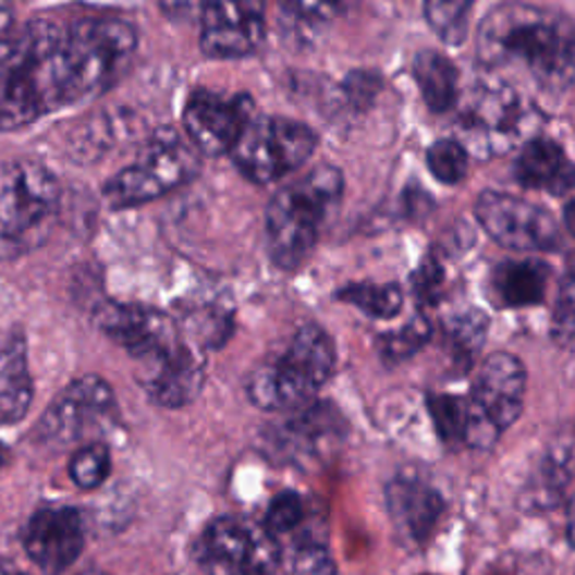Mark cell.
Here are the masks:
<instances>
[{
  "label": "cell",
  "instance_id": "8d00e7d4",
  "mask_svg": "<svg viewBox=\"0 0 575 575\" xmlns=\"http://www.w3.org/2000/svg\"><path fill=\"white\" fill-rule=\"evenodd\" d=\"M378 93V79L367 72H357V75L348 77V95L357 101H367Z\"/></svg>",
  "mask_w": 575,
  "mask_h": 575
},
{
  "label": "cell",
  "instance_id": "cb8c5ba5",
  "mask_svg": "<svg viewBox=\"0 0 575 575\" xmlns=\"http://www.w3.org/2000/svg\"><path fill=\"white\" fill-rule=\"evenodd\" d=\"M573 479V456L568 450H553L545 456L542 465L528 486V501L535 506H553V503L562 497L568 481Z\"/></svg>",
  "mask_w": 575,
  "mask_h": 575
},
{
  "label": "cell",
  "instance_id": "277c9868",
  "mask_svg": "<svg viewBox=\"0 0 575 575\" xmlns=\"http://www.w3.org/2000/svg\"><path fill=\"white\" fill-rule=\"evenodd\" d=\"M335 371V346L317 323H304L277 357L266 359L247 378V399L264 412L304 407Z\"/></svg>",
  "mask_w": 575,
  "mask_h": 575
},
{
  "label": "cell",
  "instance_id": "ab89813d",
  "mask_svg": "<svg viewBox=\"0 0 575 575\" xmlns=\"http://www.w3.org/2000/svg\"><path fill=\"white\" fill-rule=\"evenodd\" d=\"M12 29V10L8 5H0V36Z\"/></svg>",
  "mask_w": 575,
  "mask_h": 575
},
{
  "label": "cell",
  "instance_id": "8fae6325",
  "mask_svg": "<svg viewBox=\"0 0 575 575\" xmlns=\"http://www.w3.org/2000/svg\"><path fill=\"white\" fill-rule=\"evenodd\" d=\"M115 393L103 378L84 376L72 380L41 416L36 431L50 445L86 441L118 423Z\"/></svg>",
  "mask_w": 575,
  "mask_h": 575
},
{
  "label": "cell",
  "instance_id": "4fadbf2b",
  "mask_svg": "<svg viewBox=\"0 0 575 575\" xmlns=\"http://www.w3.org/2000/svg\"><path fill=\"white\" fill-rule=\"evenodd\" d=\"M252 118H255V101L247 93H219L205 88L187 99L183 113L192 147L209 158L232 154Z\"/></svg>",
  "mask_w": 575,
  "mask_h": 575
},
{
  "label": "cell",
  "instance_id": "7402d4cb",
  "mask_svg": "<svg viewBox=\"0 0 575 575\" xmlns=\"http://www.w3.org/2000/svg\"><path fill=\"white\" fill-rule=\"evenodd\" d=\"M551 268L545 261L522 259L497 266L492 274V293L501 306H535L545 299Z\"/></svg>",
  "mask_w": 575,
  "mask_h": 575
},
{
  "label": "cell",
  "instance_id": "6da1fadb",
  "mask_svg": "<svg viewBox=\"0 0 575 575\" xmlns=\"http://www.w3.org/2000/svg\"><path fill=\"white\" fill-rule=\"evenodd\" d=\"M86 103L68 23L32 19L0 36V133Z\"/></svg>",
  "mask_w": 575,
  "mask_h": 575
},
{
  "label": "cell",
  "instance_id": "4316f807",
  "mask_svg": "<svg viewBox=\"0 0 575 575\" xmlns=\"http://www.w3.org/2000/svg\"><path fill=\"white\" fill-rule=\"evenodd\" d=\"M429 412L435 418V425L445 443H465V427H467V399L461 395H429Z\"/></svg>",
  "mask_w": 575,
  "mask_h": 575
},
{
  "label": "cell",
  "instance_id": "d4e9b609",
  "mask_svg": "<svg viewBox=\"0 0 575 575\" xmlns=\"http://www.w3.org/2000/svg\"><path fill=\"white\" fill-rule=\"evenodd\" d=\"M338 299L374 319H391L401 313L403 291L395 283H351L342 288Z\"/></svg>",
  "mask_w": 575,
  "mask_h": 575
},
{
  "label": "cell",
  "instance_id": "e575fe53",
  "mask_svg": "<svg viewBox=\"0 0 575 575\" xmlns=\"http://www.w3.org/2000/svg\"><path fill=\"white\" fill-rule=\"evenodd\" d=\"M429 333H431L429 321L425 317H418L416 321L407 323L403 331L384 335L380 340L382 355L387 359H405V357L414 355L429 340Z\"/></svg>",
  "mask_w": 575,
  "mask_h": 575
},
{
  "label": "cell",
  "instance_id": "e0dca14e",
  "mask_svg": "<svg viewBox=\"0 0 575 575\" xmlns=\"http://www.w3.org/2000/svg\"><path fill=\"white\" fill-rule=\"evenodd\" d=\"M387 506L395 528L423 542L443 513V497L418 475L405 473L387 486Z\"/></svg>",
  "mask_w": 575,
  "mask_h": 575
},
{
  "label": "cell",
  "instance_id": "44dd1931",
  "mask_svg": "<svg viewBox=\"0 0 575 575\" xmlns=\"http://www.w3.org/2000/svg\"><path fill=\"white\" fill-rule=\"evenodd\" d=\"M34 399V384L27 367V342L12 335L0 346V425L19 423Z\"/></svg>",
  "mask_w": 575,
  "mask_h": 575
},
{
  "label": "cell",
  "instance_id": "d6986e66",
  "mask_svg": "<svg viewBox=\"0 0 575 575\" xmlns=\"http://www.w3.org/2000/svg\"><path fill=\"white\" fill-rule=\"evenodd\" d=\"M517 183L526 189H545L564 196L575 189V162L555 139L533 137L515 162Z\"/></svg>",
  "mask_w": 575,
  "mask_h": 575
},
{
  "label": "cell",
  "instance_id": "ffe728a7",
  "mask_svg": "<svg viewBox=\"0 0 575 575\" xmlns=\"http://www.w3.org/2000/svg\"><path fill=\"white\" fill-rule=\"evenodd\" d=\"M342 423L344 420L340 412H335L331 405L308 407L279 427L274 443L281 454L293 461H299L302 456H317L342 439Z\"/></svg>",
  "mask_w": 575,
  "mask_h": 575
},
{
  "label": "cell",
  "instance_id": "9c48e42d",
  "mask_svg": "<svg viewBox=\"0 0 575 575\" xmlns=\"http://www.w3.org/2000/svg\"><path fill=\"white\" fill-rule=\"evenodd\" d=\"M535 122L533 106L513 86L503 82L481 84L467 97L458 133L479 158L511 151L530 133Z\"/></svg>",
  "mask_w": 575,
  "mask_h": 575
},
{
  "label": "cell",
  "instance_id": "4dcf8cb0",
  "mask_svg": "<svg viewBox=\"0 0 575 575\" xmlns=\"http://www.w3.org/2000/svg\"><path fill=\"white\" fill-rule=\"evenodd\" d=\"M473 3H427L425 14L441 39L450 46L463 44L467 36V16H470Z\"/></svg>",
  "mask_w": 575,
  "mask_h": 575
},
{
  "label": "cell",
  "instance_id": "60d3db41",
  "mask_svg": "<svg viewBox=\"0 0 575 575\" xmlns=\"http://www.w3.org/2000/svg\"><path fill=\"white\" fill-rule=\"evenodd\" d=\"M3 461H5V452H3V445H0V465H3Z\"/></svg>",
  "mask_w": 575,
  "mask_h": 575
},
{
  "label": "cell",
  "instance_id": "f35d334b",
  "mask_svg": "<svg viewBox=\"0 0 575 575\" xmlns=\"http://www.w3.org/2000/svg\"><path fill=\"white\" fill-rule=\"evenodd\" d=\"M566 537H568V545L575 549V499L568 509V519H566Z\"/></svg>",
  "mask_w": 575,
  "mask_h": 575
},
{
  "label": "cell",
  "instance_id": "f1b7e54d",
  "mask_svg": "<svg viewBox=\"0 0 575 575\" xmlns=\"http://www.w3.org/2000/svg\"><path fill=\"white\" fill-rule=\"evenodd\" d=\"M427 167L439 183L456 185L467 173V151L456 139H439L427 151Z\"/></svg>",
  "mask_w": 575,
  "mask_h": 575
},
{
  "label": "cell",
  "instance_id": "7bdbcfd3",
  "mask_svg": "<svg viewBox=\"0 0 575 575\" xmlns=\"http://www.w3.org/2000/svg\"><path fill=\"white\" fill-rule=\"evenodd\" d=\"M82 575H106V573H99V571H86V573H82Z\"/></svg>",
  "mask_w": 575,
  "mask_h": 575
},
{
  "label": "cell",
  "instance_id": "8992f818",
  "mask_svg": "<svg viewBox=\"0 0 575 575\" xmlns=\"http://www.w3.org/2000/svg\"><path fill=\"white\" fill-rule=\"evenodd\" d=\"M200 169V154L173 129H160L144 144L135 160L103 187L108 205L129 209L162 198L187 185Z\"/></svg>",
  "mask_w": 575,
  "mask_h": 575
},
{
  "label": "cell",
  "instance_id": "83f0119b",
  "mask_svg": "<svg viewBox=\"0 0 575 575\" xmlns=\"http://www.w3.org/2000/svg\"><path fill=\"white\" fill-rule=\"evenodd\" d=\"M111 475V452L103 443H88L70 461V479L82 490L99 488Z\"/></svg>",
  "mask_w": 575,
  "mask_h": 575
},
{
  "label": "cell",
  "instance_id": "836d02e7",
  "mask_svg": "<svg viewBox=\"0 0 575 575\" xmlns=\"http://www.w3.org/2000/svg\"><path fill=\"white\" fill-rule=\"evenodd\" d=\"M448 329H450V342L454 351L470 359L481 348V342L488 331V319L481 313L470 310V313L452 319Z\"/></svg>",
  "mask_w": 575,
  "mask_h": 575
},
{
  "label": "cell",
  "instance_id": "1f68e13d",
  "mask_svg": "<svg viewBox=\"0 0 575 575\" xmlns=\"http://www.w3.org/2000/svg\"><path fill=\"white\" fill-rule=\"evenodd\" d=\"M304 515H306V509H304L302 497L293 490H285L272 499L264 526L272 537L288 535L302 526Z\"/></svg>",
  "mask_w": 575,
  "mask_h": 575
},
{
  "label": "cell",
  "instance_id": "3957f363",
  "mask_svg": "<svg viewBox=\"0 0 575 575\" xmlns=\"http://www.w3.org/2000/svg\"><path fill=\"white\" fill-rule=\"evenodd\" d=\"M342 194V171L333 164H319L272 196L266 209V241L277 268L297 270L308 261Z\"/></svg>",
  "mask_w": 575,
  "mask_h": 575
},
{
  "label": "cell",
  "instance_id": "603a6c76",
  "mask_svg": "<svg viewBox=\"0 0 575 575\" xmlns=\"http://www.w3.org/2000/svg\"><path fill=\"white\" fill-rule=\"evenodd\" d=\"M414 79L429 111L445 113L458 99L456 65L435 50H423L414 59Z\"/></svg>",
  "mask_w": 575,
  "mask_h": 575
},
{
  "label": "cell",
  "instance_id": "5b68a950",
  "mask_svg": "<svg viewBox=\"0 0 575 575\" xmlns=\"http://www.w3.org/2000/svg\"><path fill=\"white\" fill-rule=\"evenodd\" d=\"M61 185L34 160L0 162V261L41 247L59 219Z\"/></svg>",
  "mask_w": 575,
  "mask_h": 575
},
{
  "label": "cell",
  "instance_id": "2e32d148",
  "mask_svg": "<svg viewBox=\"0 0 575 575\" xmlns=\"http://www.w3.org/2000/svg\"><path fill=\"white\" fill-rule=\"evenodd\" d=\"M25 551L41 571L57 575L84 551V522L75 509H44L27 522Z\"/></svg>",
  "mask_w": 575,
  "mask_h": 575
},
{
  "label": "cell",
  "instance_id": "ac0fdd59",
  "mask_svg": "<svg viewBox=\"0 0 575 575\" xmlns=\"http://www.w3.org/2000/svg\"><path fill=\"white\" fill-rule=\"evenodd\" d=\"M137 376L151 399L171 409L189 405L205 384L203 359L187 344L162 363L137 371Z\"/></svg>",
  "mask_w": 575,
  "mask_h": 575
},
{
  "label": "cell",
  "instance_id": "ba28073f",
  "mask_svg": "<svg viewBox=\"0 0 575 575\" xmlns=\"http://www.w3.org/2000/svg\"><path fill=\"white\" fill-rule=\"evenodd\" d=\"M526 371L511 353H490L467 395L465 443L475 450H490L503 429L522 414Z\"/></svg>",
  "mask_w": 575,
  "mask_h": 575
},
{
  "label": "cell",
  "instance_id": "74e56055",
  "mask_svg": "<svg viewBox=\"0 0 575 575\" xmlns=\"http://www.w3.org/2000/svg\"><path fill=\"white\" fill-rule=\"evenodd\" d=\"M564 225L571 236H575V198L564 205Z\"/></svg>",
  "mask_w": 575,
  "mask_h": 575
},
{
  "label": "cell",
  "instance_id": "d6a6232c",
  "mask_svg": "<svg viewBox=\"0 0 575 575\" xmlns=\"http://www.w3.org/2000/svg\"><path fill=\"white\" fill-rule=\"evenodd\" d=\"M553 338L566 344L575 338V261L564 272L553 310Z\"/></svg>",
  "mask_w": 575,
  "mask_h": 575
},
{
  "label": "cell",
  "instance_id": "30bf717a",
  "mask_svg": "<svg viewBox=\"0 0 575 575\" xmlns=\"http://www.w3.org/2000/svg\"><path fill=\"white\" fill-rule=\"evenodd\" d=\"M194 555L207 575H274L281 564L277 537L266 526L236 517L213 519L198 537Z\"/></svg>",
  "mask_w": 575,
  "mask_h": 575
},
{
  "label": "cell",
  "instance_id": "5bb4252c",
  "mask_svg": "<svg viewBox=\"0 0 575 575\" xmlns=\"http://www.w3.org/2000/svg\"><path fill=\"white\" fill-rule=\"evenodd\" d=\"M475 213L479 225L499 245L519 252H547L560 245L553 216L535 203L501 192H484Z\"/></svg>",
  "mask_w": 575,
  "mask_h": 575
},
{
  "label": "cell",
  "instance_id": "7c38bea8",
  "mask_svg": "<svg viewBox=\"0 0 575 575\" xmlns=\"http://www.w3.org/2000/svg\"><path fill=\"white\" fill-rule=\"evenodd\" d=\"M95 319L108 338L129 351L139 369L154 367L185 346L175 321L156 308L108 302L97 308Z\"/></svg>",
  "mask_w": 575,
  "mask_h": 575
},
{
  "label": "cell",
  "instance_id": "d590c367",
  "mask_svg": "<svg viewBox=\"0 0 575 575\" xmlns=\"http://www.w3.org/2000/svg\"><path fill=\"white\" fill-rule=\"evenodd\" d=\"M414 283V291L416 297L420 302H435L439 288L443 283V268L439 266V261L435 257L425 259V264L416 270V274L412 277Z\"/></svg>",
  "mask_w": 575,
  "mask_h": 575
},
{
  "label": "cell",
  "instance_id": "52a82bcc",
  "mask_svg": "<svg viewBox=\"0 0 575 575\" xmlns=\"http://www.w3.org/2000/svg\"><path fill=\"white\" fill-rule=\"evenodd\" d=\"M315 149L317 135L304 122L279 115H255L230 156L252 183L270 185L295 173Z\"/></svg>",
  "mask_w": 575,
  "mask_h": 575
},
{
  "label": "cell",
  "instance_id": "b9f144b4",
  "mask_svg": "<svg viewBox=\"0 0 575 575\" xmlns=\"http://www.w3.org/2000/svg\"><path fill=\"white\" fill-rule=\"evenodd\" d=\"M0 575H12V573H10V571H8L3 564H0Z\"/></svg>",
  "mask_w": 575,
  "mask_h": 575
},
{
  "label": "cell",
  "instance_id": "f546056e",
  "mask_svg": "<svg viewBox=\"0 0 575 575\" xmlns=\"http://www.w3.org/2000/svg\"><path fill=\"white\" fill-rule=\"evenodd\" d=\"M288 575H335V560L317 539H299L285 555Z\"/></svg>",
  "mask_w": 575,
  "mask_h": 575
},
{
  "label": "cell",
  "instance_id": "484cf974",
  "mask_svg": "<svg viewBox=\"0 0 575 575\" xmlns=\"http://www.w3.org/2000/svg\"><path fill=\"white\" fill-rule=\"evenodd\" d=\"M333 5L319 3H283L281 5V23L283 32L288 34L295 46L310 44L315 34L331 21Z\"/></svg>",
  "mask_w": 575,
  "mask_h": 575
},
{
  "label": "cell",
  "instance_id": "7a4b0ae2",
  "mask_svg": "<svg viewBox=\"0 0 575 575\" xmlns=\"http://www.w3.org/2000/svg\"><path fill=\"white\" fill-rule=\"evenodd\" d=\"M484 65L515 72L545 93H564L575 79V23L551 8L506 3L490 10L477 36Z\"/></svg>",
  "mask_w": 575,
  "mask_h": 575
},
{
  "label": "cell",
  "instance_id": "9a60e30c",
  "mask_svg": "<svg viewBox=\"0 0 575 575\" xmlns=\"http://www.w3.org/2000/svg\"><path fill=\"white\" fill-rule=\"evenodd\" d=\"M266 39L264 5L255 0H213L200 8V50L209 59H241Z\"/></svg>",
  "mask_w": 575,
  "mask_h": 575
}]
</instances>
